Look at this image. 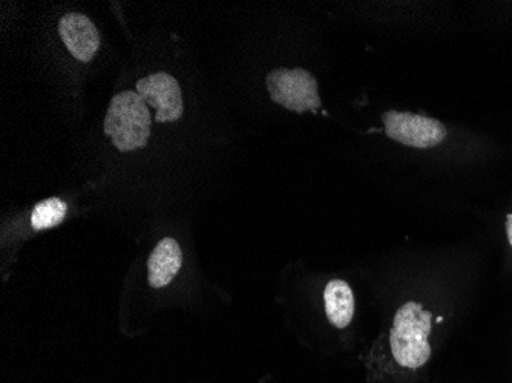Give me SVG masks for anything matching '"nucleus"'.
I'll return each instance as SVG.
<instances>
[{
	"label": "nucleus",
	"instance_id": "f257e3e1",
	"mask_svg": "<svg viewBox=\"0 0 512 383\" xmlns=\"http://www.w3.org/2000/svg\"><path fill=\"white\" fill-rule=\"evenodd\" d=\"M105 135L120 152L138 151L151 137V112L137 91L115 94L105 117Z\"/></svg>",
	"mask_w": 512,
	"mask_h": 383
},
{
	"label": "nucleus",
	"instance_id": "f03ea898",
	"mask_svg": "<svg viewBox=\"0 0 512 383\" xmlns=\"http://www.w3.org/2000/svg\"><path fill=\"white\" fill-rule=\"evenodd\" d=\"M266 86L270 99L289 111L304 114L321 106L318 82L307 69H273L267 74Z\"/></svg>",
	"mask_w": 512,
	"mask_h": 383
},
{
	"label": "nucleus",
	"instance_id": "7ed1b4c3",
	"mask_svg": "<svg viewBox=\"0 0 512 383\" xmlns=\"http://www.w3.org/2000/svg\"><path fill=\"white\" fill-rule=\"evenodd\" d=\"M382 122L390 140L410 148H436L447 138V128L439 120L413 112L388 111L382 115Z\"/></svg>",
	"mask_w": 512,
	"mask_h": 383
},
{
	"label": "nucleus",
	"instance_id": "20e7f679",
	"mask_svg": "<svg viewBox=\"0 0 512 383\" xmlns=\"http://www.w3.org/2000/svg\"><path fill=\"white\" fill-rule=\"evenodd\" d=\"M138 94L152 108L157 109L158 123H174L183 117L184 103L180 83L168 73H155L137 82Z\"/></svg>",
	"mask_w": 512,
	"mask_h": 383
},
{
	"label": "nucleus",
	"instance_id": "39448f33",
	"mask_svg": "<svg viewBox=\"0 0 512 383\" xmlns=\"http://www.w3.org/2000/svg\"><path fill=\"white\" fill-rule=\"evenodd\" d=\"M59 33L71 56L80 62H91L99 51V30L85 14H65L59 22Z\"/></svg>",
	"mask_w": 512,
	"mask_h": 383
},
{
	"label": "nucleus",
	"instance_id": "423d86ee",
	"mask_svg": "<svg viewBox=\"0 0 512 383\" xmlns=\"http://www.w3.org/2000/svg\"><path fill=\"white\" fill-rule=\"evenodd\" d=\"M325 316L336 330H345L353 324L356 313L355 293L344 279L327 282L322 293Z\"/></svg>",
	"mask_w": 512,
	"mask_h": 383
},
{
	"label": "nucleus",
	"instance_id": "0eeeda50",
	"mask_svg": "<svg viewBox=\"0 0 512 383\" xmlns=\"http://www.w3.org/2000/svg\"><path fill=\"white\" fill-rule=\"evenodd\" d=\"M183 264V253L180 244L172 238L161 239L148 259L149 284L154 289H163L171 284L172 279L180 272Z\"/></svg>",
	"mask_w": 512,
	"mask_h": 383
},
{
	"label": "nucleus",
	"instance_id": "6e6552de",
	"mask_svg": "<svg viewBox=\"0 0 512 383\" xmlns=\"http://www.w3.org/2000/svg\"><path fill=\"white\" fill-rule=\"evenodd\" d=\"M66 209L68 207L59 198H48V200L42 201L34 207L31 224L36 230L59 226L65 218Z\"/></svg>",
	"mask_w": 512,
	"mask_h": 383
},
{
	"label": "nucleus",
	"instance_id": "1a4fd4ad",
	"mask_svg": "<svg viewBox=\"0 0 512 383\" xmlns=\"http://www.w3.org/2000/svg\"><path fill=\"white\" fill-rule=\"evenodd\" d=\"M506 239H508L509 246L512 247V213H509L506 217Z\"/></svg>",
	"mask_w": 512,
	"mask_h": 383
}]
</instances>
